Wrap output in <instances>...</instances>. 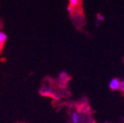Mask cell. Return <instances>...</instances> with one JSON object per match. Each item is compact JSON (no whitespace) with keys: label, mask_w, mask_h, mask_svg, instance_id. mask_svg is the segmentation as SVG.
I'll use <instances>...</instances> for the list:
<instances>
[{"label":"cell","mask_w":124,"mask_h":123,"mask_svg":"<svg viewBox=\"0 0 124 123\" xmlns=\"http://www.w3.org/2000/svg\"><path fill=\"white\" fill-rule=\"evenodd\" d=\"M70 2V5H72V7H76V6L78 5L79 2H78V0H69Z\"/></svg>","instance_id":"obj_5"},{"label":"cell","mask_w":124,"mask_h":123,"mask_svg":"<svg viewBox=\"0 0 124 123\" xmlns=\"http://www.w3.org/2000/svg\"><path fill=\"white\" fill-rule=\"evenodd\" d=\"M6 40H7V35H6V34H4L2 31H0V45L4 44Z\"/></svg>","instance_id":"obj_4"},{"label":"cell","mask_w":124,"mask_h":123,"mask_svg":"<svg viewBox=\"0 0 124 123\" xmlns=\"http://www.w3.org/2000/svg\"><path fill=\"white\" fill-rule=\"evenodd\" d=\"M41 94L45 96H52L54 99H59V96H56L55 92L53 91L52 89H43L41 91Z\"/></svg>","instance_id":"obj_2"},{"label":"cell","mask_w":124,"mask_h":123,"mask_svg":"<svg viewBox=\"0 0 124 123\" xmlns=\"http://www.w3.org/2000/svg\"><path fill=\"white\" fill-rule=\"evenodd\" d=\"M121 82L119 81L118 78H113L112 80L109 82V88H110L111 91H117V90H120L121 88Z\"/></svg>","instance_id":"obj_1"},{"label":"cell","mask_w":124,"mask_h":123,"mask_svg":"<svg viewBox=\"0 0 124 123\" xmlns=\"http://www.w3.org/2000/svg\"><path fill=\"white\" fill-rule=\"evenodd\" d=\"M71 120H72V123H80L81 118H80L79 115H78V112H73L72 114V116H71Z\"/></svg>","instance_id":"obj_3"},{"label":"cell","mask_w":124,"mask_h":123,"mask_svg":"<svg viewBox=\"0 0 124 123\" xmlns=\"http://www.w3.org/2000/svg\"><path fill=\"white\" fill-rule=\"evenodd\" d=\"M67 10H68L69 12H72V5H70V4H69V5L67 6Z\"/></svg>","instance_id":"obj_7"},{"label":"cell","mask_w":124,"mask_h":123,"mask_svg":"<svg viewBox=\"0 0 124 123\" xmlns=\"http://www.w3.org/2000/svg\"><path fill=\"white\" fill-rule=\"evenodd\" d=\"M120 90L122 91V92H124V80L122 82V85H121V88H120Z\"/></svg>","instance_id":"obj_6"}]
</instances>
